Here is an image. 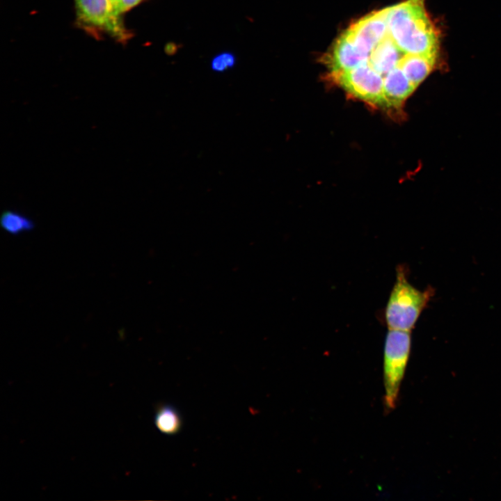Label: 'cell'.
<instances>
[{
	"mask_svg": "<svg viewBox=\"0 0 501 501\" xmlns=\"http://www.w3.org/2000/svg\"><path fill=\"white\" fill-rule=\"evenodd\" d=\"M366 57L357 49L347 30L335 41L326 56L329 73L348 70L363 65Z\"/></svg>",
	"mask_w": 501,
	"mask_h": 501,
	"instance_id": "8992f818",
	"label": "cell"
},
{
	"mask_svg": "<svg viewBox=\"0 0 501 501\" xmlns=\"http://www.w3.org/2000/svg\"><path fill=\"white\" fill-rule=\"evenodd\" d=\"M437 56L406 54L402 58L401 68L409 81L418 87L433 71Z\"/></svg>",
	"mask_w": 501,
	"mask_h": 501,
	"instance_id": "52a82bcc",
	"label": "cell"
},
{
	"mask_svg": "<svg viewBox=\"0 0 501 501\" xmlns=\"http://www.w3.org/2000/svg\"><path fill=\"white\" fill-rule=\"evenodd\" d=\"M236 57L234 54L225 51L217 54L213 58L211 67L212 69L217 72H223L235 65Z\"/></svg>",
	"mask_w": 501,
	"mask_h": 501,
	"instance_id": "30bf717a",
	"label": "cell"
},
{
	"mask_svg": "<svg viewBox=\"0 0 501 501\" xmlns=\"http://www.w3.org/2000/svg\"><path fill=\"white\" fill-rule=\"evenodd\" d=\"M424 2L406 0L388 7V26L394 41L404 53L437 56L438 33Z\"/></svg>",
	"mask_w": 501,
	"mask_h": 501,
	"instance_id": "6da1fadb",
	"label": "cell"
},
{
	"mask_svg": "<svg viewBox=\"0 0 501 501\" xmlns=\"http://www.w3.org/2000/svg\"><path fill=\"white\" fill-rule=\"evenodd\" d=\"M75 6L83 23L103 29L118 39H127L122 19L114 15L108 0H75Z\"/></svg>",
	"mask_w": 501,
	"mask_h": 501,
	"instance_id": "277c9868",
	"label": "cell"
},
{
	"mask_svg": "<svg viewBox=\"0 0 501 501\" xmlns=\"http://www.w3.org/2000/svg\"><path fill=\"white\" fill-rule=\"evenodd\" d=\"M111 7L112 11L116 16L120 17V0H108Z\"/></svg>",
	"mask_w": 501,
	"mask_h": 501,
	"instance_id": "7c38bea8",
	"label": "cell"
},
{
	"mask_svg": "<svg viewBox=\"0 0 501 501\" xmlns=\"http://www.w3.org/2000/svg\"><path fill=\"white\" fill-rule=\"evenodd\" d=\"M406 54L394 41L388 26L385 35L365 55L367 58L363 64L379 74L384 81L388 74L401 68V60Z\"/></svg>",
	"mask_w": 501,
	"mask_h": 501,
	"instance_id": "5b68a950",
	"label": "cell"
},
{
	"mask_svg": "<svg viewBox=\"0 0 501 501\" xmlns=\"http://www.w3.org/2000/svg\"><path fill=\"white\" fill-rule=\"evenodd\" d=\"M154 423L162 434H177L182 427V418L178 410L171 404H161L157 406L154 416Z\"/></svg>",
	"mask_w": 501,
	"mask_h": 501,
	"instance_id": "ba28073f",
	"label": "cell"
},
{
	"mask_svg": "<svg viewBox=\"0 0 501 501\" xmlns=\"http://www.w3.org/2000/svg\"><path fill=\"white\" fill-rule=\"evenodd\" d=\"M433 294L430 287L421 291L412 285L406 267L397 266L395 282L384 309L388 329L411 331Z\"/></svg>",
	"mask_w": 501,
	"mask_h": 501,
	"instance_id": "7a4b0ae2",
	"label": "cell"
},
{
	"mask_svg": "<svg viewBox=\"0 0 501 501\" xmlns=\"http://www.w3.org/2000/svg\"><path fill=\"white\" fill-rule=\"evenodd\" d=\"M144 0H120V13H125L135 7Z\"/></svg>",
	"mask_w": 501,
	"mask_h": 501,
	"instance_id": "8fae6325",
	"label": "cell"
},
{
	"mask_svg": "<svg viewBox=\"0 0 501 501\" xmlns=\"http://www.w3.org/2000/svg\"><path fill=\"white\" fill-rule=\"evenodd\" d=\"M1 228L12 235L30 232L35 228L33 221L25 214L15 210L4 211L0 218Z\"/></svg>",
	"mask_w": 501,
	"mask_h": 501,
	"instance_id": "9c48e42d",
	"label": "cell"
},
{
	"mask_svg": "<svg viewBox=\"0 0 501 501\" xmlns=\"http://www.w3.org/2000/svg\"><path fill=\"white\" fill-rule=\"evenodd\" d=\"M411 347V331L388 329L383 351L384 404L395 408Z\"/></svg>",
	"mask_w": 501,
	"mask_h": 501,
	"instance_id": "3957f363",
	"label": "cell"
}]
</instances>
